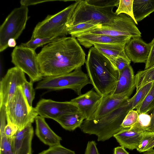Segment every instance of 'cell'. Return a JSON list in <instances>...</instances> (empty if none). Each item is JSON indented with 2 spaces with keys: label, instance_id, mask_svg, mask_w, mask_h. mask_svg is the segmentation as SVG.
<instances>
[{
  "label": "cell",
  "instance_id": "obj_27",
  "mask_svg": "<svg viewBox=\"0 0 154 154\" xmlns=\"http://www.w3.org/2000/svg\"><path fill=\"white\" fill-rule=\"evenodd\" d=\"M154 107V81L153 85L142 103L136 109L139 114L150 113Z\"/></svg>",
  "mask_w": 154,
  "mask_h": 154
},
{
  "label": "cell",
  "instance_id": "obj_11",
  "mask_svg": "<svg viewBox=\"0 0 154 154\" xmlns=\"http://www.w3.org/2000/svg\"><path fill=\"white\" fill-rule=\"evenodd\" d=\"M25 73L15 66L9 69L0 83V107L6 106L18 87L27 81Z\"/></svg>",
  "mask_w": 154,
  "mask_h": 154
},
{
  "label": "cell",
  "instance_id": "obj_30",
  "mask_svg": "<svg viewBox=\"0 0 154 154\" xmlns=\"http://www.w3.org/2000/svg\"><path fill=\"white\" fill-rule=\"evenodd\" d=\"M154 147V132L145 131L141 142L136 149L140 152L153 149Z\"/></svg>",
  "mask_w": 154,
  "mask_h": 154
},
{
  "label": "cell",
  "instance_id": "obj_42",
  "mask_svg": "<svg viewBox=\"0 0 154 154\" xmlns=\"http://www.w3.org/2000/svg\"><path fill=\"white\" fill-rule=\"evenodd\" d=\"M150 113L151 121L147 131L150 132H154V107Z\"/></svg>",
  "mask_w": 154,
  "mask_h": 154
},
{
  "label": "cell",
  "instance_id": "obj_26",
  "mask_svg": "<svg viewBox=\"0 0 154 154\" xmlns=\"http://www.w3.org/2000/svg\"><path fill=\"white\" fill-rule=\"evenodd\" d=\"M63 37H50L31 38L27 42L21 43L20 46L30 49L35 51L38 47L43 45L53 42L60 39Z\"/></svg>",
  "mask_w": 154,
  "mask_h": 154
},
{
  "label": "cell",
  "instance_id": "obj_4",
  "mask_svg": "<svg viewBox=\"0 0 154 154\" xmlns=\"http://www.w3.org/2000/svg\"><path fill=\"white\" fill-rule=\"evenodd\" d=\"M133 109L131 98H129L118 108L96 121L84 120L79 128L85 133L96 135L98 141H104L125 129L122 127V124L128 112Z\"/></svg>",
  "mask_w": 154,
  "mask_h": 154
},
{
  "label": "cell",
  "instance_id": "obj_32",
  "mask_svg": "<svg viewBox=\"0 0 154 154\" xmlns=\"http://www.w3.org/2000/svg\"><path fill=\"white\" fill-rule=\"evenodd\" d=\"M33 82L30 80L25 82L20 87L29 104L32 107V103L35 98V92L33 87Z\"/></svg>",
  "mask_w": 154,
  "mask_h": 154
},
{
  "label": "cell",
  "instance_id": "obj_6",
  "mask_svg": "<svg viewBox=\"0 0 154 154\" xmlns=\"http://www.w3.org/2000/svg\"><path fill=\"white\" fill-rule=\"evenodd\" d=\"M91 84L87 74L84 72L82 67L78 68L68 73L60 75L45 77L37 85L35 89H47L57 90L71 89L79 96L82 89Z\"/></svg>",
  "mask_w": 154,
  "mask_h": 154
},
{
  "label": "cell",
  "instance_id": "obj_18",
  "mask_svg": "<svg viewBox=\"0 0 154 154\" xmlns=\"http://www.w3.org/2000/svg\"><path fill=\"white\" fill-rule=\"evenodd\" d=\"M135 88V75L130 65L119 72L118 79L112 95H118L133 92Z\"/></svg>",
  "mask_w": 154,
  "mask_h": 154
},
{
  "label": "cell",
  "instance_id": "obj_44",
  "mask_svg": "<svg viewBox=\"0 0 154 154\" xmlns=\"http://www.w3.org/2000/svg\"><path fill=\"white\" fill-rule=\"evenodd\" d=\"M143 154H154V150L153 149L145 152Z\"/></svg>",
  "mask_w": 154,
  "mask_h": 154
},
{
  "label": "cell",
  "instance_id": "obj_41",
  "mask_svg": "<svg viewBox=\"0 0 154 154\" xmlns=\"http://www.w3.org/2000/svg\"><path fill=\"white\" fill-rule=\"evenodd\" d=\"M113 154H129L122 146H118L114 148Z\"/></svg>",
  "mask_w": 154,
  "mask_h": 154
},
{
  "label": "cell",
  "instance_id": "obj_19",
  "mask_svg": "<svg viewBox=\"0 0 154 154\" xmlns=\"http://www.w3.org/2000/svg\"><path fill=\"white\" fill-rule=\"evenodd\" d=\"M144 132L145 131L137 133L130 128H125L115 134L113 137L121 146L125 148L132 150L137 149Z\"/></svg>",
  "mask_w": 154,
  "mask_h": 154
},
{
  "label": "cell",
  "instance_id": "obj_37",
  "mask_svg": "<svg viewBox=\"0 0 154 154\" xmlns=\"http://www.w3.org/2000/svg\"><path fill=\"white\" fill-rule=\"evenodd\" d=\"M38 154H75L74 151L67 149L61 144L49 147Z\"/></svg>",
  "mask_w": 154,
  "mask_h": 154
},
{
  "label": "cell",
  "instance_id": "obj_36",
  "mask_svg": "<svg viewBox=\"0 0 154 154\" xmlns=\"http://www.w3.org/2000/svg\"><path fill=\"white\" fill-rule=\"evenodd\" d=\"M89 5L100 8L118 7L119 0H86Z\"/></svg>",
  "mask_w": 154,
  "mask_h": 154
},
{
  "label": "cell",
  "instance_id": "obj_3",
  "mask_svg": "<svg viewBox=\"0 0 154 154\" xmlns=\"http://www.w3.org/2000/svg\"><path fill=\"white\" fill-rule=\"evenodd\" d=\"M85 63L91 84L96 92L102 96L111 94L116 86L119 72L109 60L93 46L89 49Z\"/></svg>",
  "mask_w": 154,
  "mask_h": 154
},
{
  "label": "cell",
  "instance_id": "obj_1",
  "mask_svg": "<svg viewBox=\"0 0 154 154\" xmlns=\"http://www.w3.org/2000/svg\"><path fill=\"white\" fill-rule=\"evenodd\" d=\"M86 54L75 38L63 37L44 46L37 59L43 77L60 75L82 67Z\"/></svg>",
  "mask_w": 154,
  "mask_h": 154
},
{
  "label": "cell",
  "instance_id": "obj_38",
  "mask_svg": "<svg viewBox=\"0 0 154 154\" xmlns=\"http://www.w3.org/2000/svg\"><path fill=\"white\" fill-rule=\"evenodd\" d=\"M150 50L148 58L145 63L144 69L149 68L154 65V38L149 43Z\"/></svg>",
  "mask_w": 154,
  "mask_h": 154
},
{
  "label": "cell",
  "instance_id": "obj_35",
  "mask_svg": "<svg viewBox=\"0 0 154 154\" xmlns=\"http://www.w3.org/2000/svg\"><path fill=\"white\" fill-rule=\"evenodd\" d=\"M139 113L134 109L130 111L124 118L121 126L124 128H130L137 123Z\"/></svg>",
  "mask_w": 154,
  "mask_h": 154
},
{
  "label": "cell",
  "instance_id": "obj_17",
  "mask_svg": "<svg viewBox=\"0 0 154 154\" xmlns=\"http://www.w3.org/2000/svg\"><path fill=\"white\" fill-rule=\"evenodd\" d=\"M35 122L36 135L42 142L49 147L60 144L61 138L51 129L45 118L38 115Z\"/></svg>",
  "mask_w": 154,
  "mask_h": 154
},
{
  "label": "cell",
  "instance_id": "obj_29",
  "mask_svg": "<svg viewBox=\"0 0 154 154\" xmlns=\"http://www.w3.org/2000/svg\"><path fill=\"white\" fill-rule=\"evenodd\" d=\"M151 121V116L147 113L139 114L138 119L136 123L130 129L137 133L147 131Z\"/></svg>",
  "mask_w": 154,
  "mask_h": 154
},
{
  "label": "cell",
  "instance_id": "obj_21",
  "mask_svg": "<svg viewBox=\"0 0 154 154\" xmlns=\"http://www.w3.org/2000/svg\"><path fill=\"white\" fill-rule=\"evenodd\" d=\"M133 11L136 21H140L154 11V0H134Z\"/></svg>",
  "mask_w": 154,
  "mask_h": 154
},
{
  "label": "cell",
  "instance_id": "obj_31",
  "mask_svg": "<svg viewBox=\"0 0 154 154\" xmlns=\"http://www.w3.org/2000/svg\"><path fill=\"white\" fill-rule=\"evenodd\" d=\"M134 0H119L117 9L115 13L117 15L122 14H126L131 17L136 24H138L134 17L133 11Z\"/></svg>",
  "mask_w": 154,
  "mask_h": 154
},
{
  "label": "cell",
  "instance_id": "obj_20",
  "mask_svg": "<svg viewBox=\"0 0 154 154\" xmlns=\"http://www.w3.org/2000/svg\"><path fill=\"white\" fill-rule=\"evenodd\" d=\"M85 119L83 114L79 112L63 115L54 120L64 129L71 131L79 128Z\"/></svg>",
  "mask_w": 154,
  "mask_h": 154
},
{
  "label": "cell",
  "instance_id": "obj_2",
  "mask_svg": "<svg viewBox=\"0 0 154 154\" xmlns=\"http://www.w3.org/2000/svg\"><path fill=\"white\" fill-rule=\"evenodd\" d=\"M77 1V5L69 17L67 28L86 23L129 32L137 38L141 37V33L134 20L126 14L116 15L113 7L98 8L89 5L86 0Z\"/></svg>",
  "mask_w": 154,
  "mask_h": 154
},
{
  "label": "cell",
  "instance_id": "obj_9",
  "mask_svg": "<svg viewBox=\"0 0 154 154\" xmlns=\"http://www.w3.org/2000/svg\"><path fill=\"white\" fill-rule=\"evenodd\" d=\"M35 51L16 46L11 54V62L29 77L33 82L42 80L43 76L40 71Z\"/></svg>",
  "mask_w": 154,
  "mask_h": 154
},
{
  "label": "cell",
  "instance_id": "obj_33",
  "mask_svg": "<svg viewBox=\"0 0 154 154\" xmlns=\"http://www.w3.org/2000/svg\"><path fill=\"white\" fill-rule=\"evenodd\" d=\"M99 25H95L86 23H81L71 27L67 28L68 34L71 35L81 33L92 29L99 27Z\"/></svg>",
  "mask_w": 154,
  "mask_h": 154
},
{
  "label": "cell",
  "instance_id": "obj_10",
  "mask_svg": "<svg viewBox=\"0 0 154 154\" xmlns=\"http://www.w3.org/2000/svg\"><path fill=\"white\" fill-rule=\"evenodd\" d=\"M38 115L54 120L66 114L79 112L77 105L71 101L58 102L43 99L35 107Z\"/></svg>",
  "mask_w": 154,
  "mask_h": 154
},
{
  "label": "cell",
  "instance_id": "obj_34",
  "mask_svg": "<svg viewBox=\"0 0 154 154\" xmlns=\"http://www.w3.org/2000/svg\"><path fill=\"white\" fill-rule=\"evenodd\" d=\"M106 57L109 60L114 68L119 72L130 65L131 62L128 57L121 56L117 57Z\"/></svg>",
  "mask_w": 154,
  "mask_h": 154
},
{
  "label": "cell",
  "instance_id": "obj_28",
  "mask_svg": "<svg viewBox=\"0 0 154 154\" xmlns=\"http://www.w3.org/2000/svg\"><path fill=\"white\" fill-rule=\"evenodd\" d=\"M153 82L149 83L142 87L131 98L133 109H136L142 103L151 88Z\"/></svg>",
  "mask_w": 154,
  "mask_h": 154
},
{
  "label": "cell",
  "instance_id": "obj_40",
  "mask_svg": "<svg viewBox=\"0 0 154 154\" xmlns=\"http://www.w3.org/2000/svg\"><path fill=\"white\" fill-rule=\"evenodd\" d=\"M18 131V129L16 126L8 123L6 125L4 130L5 135L7 137L11 139Z\"/></svg>",
  "mask_w": 154,
  "mask_h": 154
},
{
  "label": "cell",
  "instance_id": "obj_39",
  "mask_svg": "<svg viewBox=\"0 0 154 154\" xmlns=\"http://www.w3.org/2000/svg\"><path fill=\"white\" fill-rule=\"evenodd\" d=\"M85 154H100L95 141H88L87 144Z\"/></svg>",
  "mask_w": 154,
  "mask_h": 154
},
{
  "label": "cell",
  "instance_id": "obj_5",
  "mask_svg": "<svg viewBox=\"0 0 154 154\" xmlns=\"http://www.w3.org/2000/svg\"><path fill=\"white\" fill-rule=\"evenodd\" d=\"M5 106L7 123L16 126L18 131L32 125L38 115L35 108L29 104L20 86Z\"/></svg>",
  "mask_w": 154,
  "mask_h": 154
},
{
  "label": "cell",
  "instance_id": "obj_8",
  "mask_svg": "<svg viewBox=\"0 0 154 154\" xmlns=\"http://www.w3.org/2000/svg\"><path fill=\"white\" fill-rule=\"evenodd\" d=\"M27 7L21 5L13 10L0 27V52L8 47L9 39H17L25 29L28 19Z\"/></svg>",
  "mask_w": 154,
  "mask_h": 154
},
{
  "label": "cell",
  "instance_id": "obj_16",
  "mask_svg": "<svg viewBox=\"0 0 154 154\" xmlns=\"http://www.w3.org/2000/svg\"><path fill=\"white\" fill-rule=\"evenodd\" d=\"M34 132L32 125L17 132L11 140L14 154H32Z\"/></svg>",
  "mask_w": 154,
  "mask_h": 154
},
{
  "label": "cell",
  "instance_id": "obj_24",
  "mask_svg": "<svg viewBox=\"0 0 154 154\" xmlns=\"http://www.w3.org/2000/svg\"><path fill=\"white\" fill-rule=\"evenodd\" d=\"M154 81V65L138 72L135 75V85L137 91L147 84Z\"/></svg>",
  "mask_w": 154,
  "mask_h": 154
},
{
  "label": "cell",
  "instance_id": "obj_25",
  "mask_svg": "<svg viewBox=\"0 0 154 154\" xmlns=\"http://www.w3.org/2000/svg\"><path fill=\"white\" fill-rule=\"evenodd\" d=\"M86 33L102 34L112 36H125L130 38H137L135 35L131 33L101 27V26H100L96 28L92 29L88 31L79 33Z\"/></svg>",
  "mask_w": 154,
  "mask_h": 154
},
{
  "label": "cell",
  "instance_id": "obj_13",
  "mask_svg": "<svg viewBox=\"0 0 154 154\" xmlns=\"http://www.w3.org/2000/svg\"><path fill=\"white\" fill-rule=\"evenodd\" d=\"M76 38L79 43L86 48H89L95 44L125 45L131 38L125 36H112L89 33L76 34L71 35Z\"/></svg>",
  "mask_w": 154,
  "mask_h": 154
},
{
  "label": "cell",
  "instance_id": "obj_15",
  "mask_svg": "<svg viewBox=\"0 0 154 154\" xmlns=\"http://www.w3.org/2000/svg\"><path fill=\"white\" fill-rule=\"evenodd\" d=\"M132 93L130 92L118 95H112L110 94L102 96L99 104L91 120L96 121L114 110L129 99Z\"/></svg>",
  "mask_w": 154,
  "mask_h": 154
},
{
  "label": "cell",
  "instance_id": "obj_22",
  "mask_svg": "<svg viewBox=\"0 0 154 154\" xmlns=\"http://www.w3.org/2000/svg\"><path fill=\"white\" fill-rule=\"evenodd\" d=\"M125 45L95 44L94 47L105 57H128L125 51Z\"/></svg>",
  "mask_w": 154,
  "mask_h": 154
},
{
  "label": "cell",
  "instance_id": "obj_12",
  "mask_svg": "<svg viewBox=\"0 0 154 154\" xmlns=\"http://www.w3.org/2000/svg\"><path fill=\"white\" fill-rule=\"evenodd\" d=\"M102 97L97 92L91 90L70 101L76 104L79 111L83 114L85 120H91Z\"/></svg>",
  "mask_w": 154,
  "mask_h": 154
},
{
  "label": "cell",
  "instance_id": "obj_14",
  "mask_svg": "<svg viewBox=\"0 0 154 154\" xmlns=\"http://www.w3.org/2000/svg\"><path fill=\"white\" fill-rule=\"evenodd\" d=\"M125 54L131 61L134 63H146L150 53V46L140 38H133L125 45Z\"/></svg>",
  "mask_w": 154,
  "mask_h": 154
},
{
  "label": "cell",
  "instance_id": "obj_23",
  "mask_svg": "<svg viewBox=\"0 0 154 154\" xmlns=\"http://www.w3.org/2000/svg\"><path fill=\"white\" fill-rule=\"evenodd\" d=\"M0 120V154H14L11 145V138L7 137L5 133L4 130L6 125V116L1 115Z\"/></svg>",
  "mask_w": 154,
  "mask_h": 154
},
{
  "label": "cell",
  "instance_id": "obj_7",
  "mask_svg": "<svg viewBox=\"0 0 154 154\" xmlns=\"http://www.w3.org/2000/svg\"><path fill=\"white\" fill-rule=\"evenodd\" d=\"M70 5L58 13L48 15L34 28L31 38L65 37L68 34L67 23L77 2Z\"/></svg>",
  "mask_w": 154,
  "mask_h": 154
},
{
  "label": "cell",
  "instance_id": "obj_43",
  "mask_svg": "<svg viewBox=\"0 0 154 154\" xmlns=\"http://www.w3.org/2000/svg\"><path fill=\"white\" fill-rule=\"evenodd\" d=\"M8 44V46L10 47H15L16 45L15 39L13 38H11L9 39Z\"/></svg>",
  "mask_w": 154,
  "mask_h": 154
}]
</instances>
